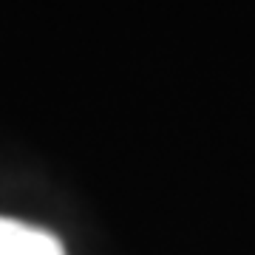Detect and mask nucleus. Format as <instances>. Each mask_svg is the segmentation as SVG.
Here are the masks:
<instances>
[{"label":"nucleus","mask_w":255,"mask_h":255,"mask_svg":"<svg viewBox=\"0 0 255 255\" xmlns=\"http://www.w3.org/2000/svg\"><path fill=\"white\" fill-rule=\"evenodd\" d=\"M0 255H65L60 238L14 219H0Z\"/></svg>","instance_id":"1"}]
</instances>
